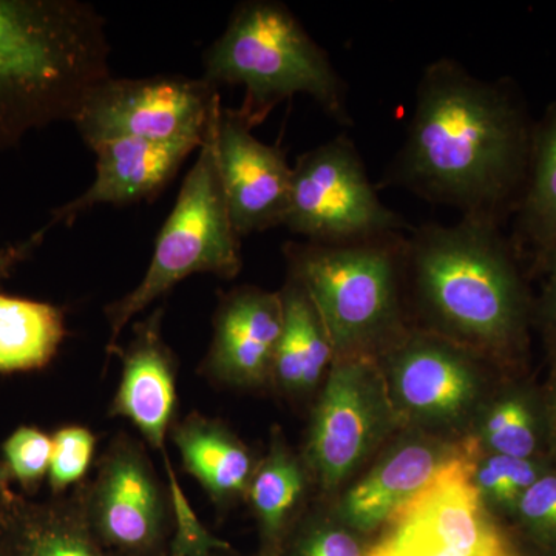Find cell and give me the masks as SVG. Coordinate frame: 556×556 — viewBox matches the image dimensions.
<instances>
[{"label": "cell", "mask_w": 556, "mask_h": 556, "mask_svg": "<svg viewBox=\"0 0 556 556\" xmlns=\"http://www.w3.org/2000/svg\"><path fill=\"white\" fill-rule=\"evenodd\" d=\"M511 517L536 548H556V467L526 490Z\"/></svg>", "instance_id": "obj_28"}, {"label": "cell", "mask_w": 556, "mask_h": 556, "mask_svg": "<svg viewBox=\"0 0 556 556\" xmlns=\"http://www.w3.org/2000/svg\"><path fill=\"white\" fill-rule=\"evenodd\" d=\"M97 437L87 427L67 426L51 434V459L47 482L51 496H62L70 486L86 481L97 450Z\"/></svg>", "instance_id": "obj_26"}, {"label": "cell", "mask_w": 556, "mask_h": 556, "mask_svg": "<svg viewBox=\"0 0 556 556\" xmlns=\"http://www.w3.org/2000/svg\"><path fill=\"white\" fill-rule=\"evenodd\" d=\"M0 556H11L9 548L5 547V544L0 540Z\"/></svg>", "instance_id": "obj_37"}, {"label": "cell", "mask_w": 556, "mask_h": 556, "mask_svg": "<svg viewBox=\"0 0 556 556\" xmlns=\"http://www.w3.org/2000/svg\"><path fill=\"white\" fill-rule=\"evenodd\" d=\"M219 97L203 78H110L87 94L75 124L89 148L113 139L204 137Z\"/></svg>", "instance_id": "obj_10"}, {"label": "cell", "mask_w": 556, "mask_h": 556, "mask_svg": "<svg viewBox=\"0 0 556 556\" xmlns=\"http://www.w3.org/2000/svg\"><path fill=\"white\" fill-rule=\"evenodd\" d=\"M222 108V97H218L208 116L199 159L186 175L177 203L161 228L148 273L129 294L105 306L109 357L131 318L179 281L193 274H212L225 280L239 276L243 265L241 239L230 219L217 161V124Z\"/></svg>", "instance_id": "obj_6"}, {"label": "cell", "mask_w": 556, "mask_h": 556, "mask_svg": "<svg viewBox=\"0 0 556 556\" xmlns=\"http://www.w3.org/2000/svg\"><path fill=\"white\" fill-rule=\"evenodd\" d=\"M104 17L78 0H0V152L75 121L110 78Z\"/></svg>", "instance_id": "obj_2"}, {"label": "cell", "mask_w": 556, "mask_h": 556, "mask_svg": "<svg viewBox=\"0 0 556 556\" xmlns=\"http://www.w3.org/2000/svg\"><path fill=\"white\" fill-rule=\"evenodd\" d=\"M477 448L459 450L437 477L391 515L365 556H510L506 536L482 504Z\"/></svg>", "instance_id": "obj_8"}, {"label": "cell", "mask_w": 556, "mask_h": 556, "mask_svg": "<svg viewBox=\"0 0 556 556\" xmlns=\"http://www.w3.org/2000/svg\"><path fill=\"white\" fill-rule=\"evenodd\" d=\"M536 269L544 276L543 291L536 306L538 321L556 356V248L538 263Z\"/></svg>", "instance_id": "obj_31"}, {"label": "cell", "mask_w": 556, "mask_h": 556, "mask_svg": "<svg viewBox=\"0 0 556 556\" xmlns=\"http://www.w3.org/2000/svg\"><path fill=\"white\" fill-rule=\"evenodd\" d=\"M532 556H556V548H536V554Z\"/></svg>", "instance_id": "obj_35"}, {"label": "cell", "mask_w": 556, "mask_h": 556, "mask_svg": "<svg viewBox=\"0 0 556 556\" xmlns=\"http://www.w3.org/2000/svg\"><path fill=\"white\" fill-rule=\"evenodd\" d=\"M407 233L386 239L325 244L288 241L289 278L305 289L336 356L369 354L380 343L404 340L399 280Z\"/></svg>", "instance_id": "obj_5"}, {"label": "cell", "mask_w": 556, "mask_h": 556, "mask_svg": "<svg viewBox=\"0 0 556 556\" xmlns=\"http://www.w3.org/2000/svg\"><path fill=\"white\" fill-rule=\"evenodd\" d=\"M367 548L345 526L303 521L292 530L280 556H365Z\"/></svg>", "instance_id": "obj_30"}, {"label": "cell", "mask_w": 556, "mask_h": 556, "mask_svg": "<svg viewBox=\"0 0 556 556\" xmlns=\"http://www.w3.org/2000/svg\"><path fill=\"white\" fill-rule=\"evenodd\" d=\"M207 556H237V555L233 554L232 548H229V551H217V552H214V554H211Z\"/></svg>", "instance_id": "obj_36"}, {"label": "cell", "mask_w": 556, "mask_h": 556, "mask_svg": "<svg viewBox=\"0 0 556 556\" xmlns=\"http://www.w3.org/2000/svg\"><path fill=\"white\" fill-rule=\"evenodd\" d=\"M65 317L47 302L0 294V372L35 371L56 357Z\"/></svg>", "instance_id": "obj_23"}, {"label": "cell", "mask_w": 556, "mask_h": 556, "mask_svg": "<svg viewBox=\"0 0 556 556\" xmlns=\"http://www.w3.org/2000/svg\"><path fill=\"white\" fill-rule=\"evenodd\" d=\"M283 328L280 292L239 287L219 295L201 375L226 387H258L273 375Z\"/></svg>", "instance_id": "obj_13"}, {"label": "cell", "mask_w": 556, "mask_h": 556, "mask_svg": "<svg viewBox=\"0 0 556 556\" xmlns=\"http://www.w3.org/2000/svg\"><path fill=\"white\" fill-rule=\"evenodd\" d=\"M280 298L283 328L270 378L288 393H306L317 386L334 350L316 306L298 281L288 277Z\"/></svg>", "instance_id": "obj_21"}, {"label": "cell", "mask_w": 556, "mask_h": 556, "mask_svg": "<svg viewBox=\"0 0 556 556\" xmlns=\"http://www.w3.org/2000/svg\"><path fill=\"white\" fill-rule=\"evenodd\" d=\"M206 135V134H204ZM204 137L174 139L124 138L91 148L97 155V177L86 192L51 211L49 228L75 219L90 208L113 204L126 206L156 195L177 175Z\"/></svg>", "instance_id": "obj_14"}, {"label": "cell", "mask_w": 556, "mask_h": 556, "mask_svg": "<svg viewBox=\"0 0 556 556\" xmlns=\"http://www.w3.org/2000/svg\"><path fill=\"white\" fill-rule=\"evenodd\" d=\"M0 540L11 556H118L91 532L75 496H0Z\"/></svg>", "instance_id": "obj_16"}, {"label": "cell", "mask_w": 556, "mask_h": 556, "mask_svg": "<svg viewBox=\"0 0 556 556\" xmlns=\"http://www.w3.org/2000/svg\"><path fill=\"white\" fill-rule=\"evenodd\" d=\"M163 457L167 477H169L172 507H174V535H172L167 556H207L217 551L232 548L226 541L218 540L201 525L200 519L190 508L185 493L181 492L166 452H163Z\"/></svg>", "instance_id": "obj_29"}, {"label": "cell", "mask_w": 556, "mask_h": 556, "mask_svg": "<svg viewBox=\"0 0 556 556\" xmlns=\"http://www.w3.org/2000/svg\"><path fill=\"white\" fill-rule=\"evenodd\" d=\"M2 463L11 481H16L22 495L31 497L49 477L51 437L38 427L22 426L2 445Z\"/></svg>", "instance_id": "obj_27"}, {"label": "cell", "mask_w": 556, "mask_h": 556, "mask_svg": "<svg viewBox=\"0 0 556 556\" xmlns=\"http://www.w3.org/2000/svg\"><path fill=\"white\" fill-rule=\"evenodd\" d=\"M510 556H521V555H518L517 552H515V554H511Z\"/></svg>", "instance_id": "obj_38"}, {"label": "cell", "mask_w": 556, "mask_h": 556, "mask_svg": "<svg viewBox=\"0 0 556 556\" xmlns=\"http://www.w3.org/2000/svg\"><path fill=\"white\" fill-rule=\"evenodd\" d=\"M551 382L544 396V408H546L547 447L555 457L556 466V356L552 365Z\"/></svg>", "instance_id": "obj_33"}, {"label": "cell", "mask_w": 556, "mask_h": 556, "mask_svg": "<svg viewBox=\"0 0 556 556\" xmlns=\"http://www.w3.org/2000/svg\"><path fill=\"white\" fill-rule=\"evenodd\" d=\"M484 437L495 455L535 459L547 442L544 399L515 390L500 399L486 415Z\"/></svg>", "instance_id": "obj_24"}, {"label": "cell", "mask_w": 556, "mask_h": 556, "mask_svg": "<svg viewBox=\"0 0 556 556\" xmlns=\"http://www.w3.org/2000/svg\"><path fill=\"white\" fill-rule=\"evenodd\" d=\"M514 243L535 266L556 248V102L533 124L529 166L519 200Z\"/></svg>", "instance_id": "obj_22"}, {"label": "cell", "mask_w": 556, "mask_h": 556, "mask_svg": "<svg viewBox=\"0 0 556 556\" xmlns=\"http://www.w3.org/2000/svg\"><path fill=\"white\" fill-rule=\"evenodd\" d=\"M375 364L336 356L311 422L306 463L325 489L338 486L368 452L379 426Z\"/></svg>", "instance_id": "obj_11"}, {"label": "cell", "mask_w": 556, "mask_h": 556, "mask_svg": "<svg viewBox=\"0 0 556 556\" xmlns=\"http://www.w3.org/2000/svg\"><path fill=\"white\" fill-rule=\"evenodd\" d=\"M305 490V466L288 448L283 434L274 431L268 456L255 470L247 496L257 518L260 556L281 555L288 536L298 526Z\"/></svg>", "instance_id": "obj_20"}, {"label": "cell", "mask_w": 556, "mask_h": 556, "mask_svg": "<svg viewBox=\"0 0 556 556\" xmlns=\"http://www.w3.org/2000/svg\"><path fill=\"white\" fill-rule=\"evenodd\" d=\"M91 532L118 556H167L174 535L169 485L141 441L121 431L98 459L93 478L76 486Z\"/></svg>", "instance_id": "obj_9"}, {"label": "cell", "mask_w": 556, "mask_h": 556, "mask_svg": "<svg viewBox=\"0 0 556 556\" xmlns=\"http://www.w3.org/2000/svg\"><path fill=\"white\" fill-rule=\"evenodd\" d=\"M396 378L402 402L424 415H456L477 393L467 362L438 336L404 339Z\"/></svg>", "instance_id": "obj_18"}, {"label": "cell", "mask_w": 556, "mask_h": 556, "mask_svg": "<svg viewBox=\"0 0 556 556\" xmlns=\"http://www.w3.org/2000/svg\"><path fill=\"white\" fill-rule=\"evenodd\" d=\"M163 308L134 327L127 346H116L123 362L119 386L110 402V417H124L150 447L166 452L167 434L177 420V358L163 338Z\"/></svg>", "instance_id": "obj_15"}, {"label": "cell", "mask_w": 556, "mask_h": 556, "mask_svg": "<svg viewBox=\"0 0 556 556\" xmlns=\"http://www.w3.org/2000/svg\"><path fill=\"white\" fill-rule=\"evenodd\" d=\"M285 228L325 244L386 239L412 230L380 200L353 139L342 134L299 156Z\"/></svg>", "instance_id": "obj_7"}, {"label": "cell", "mask_w": 556, "mask_h": 556, "mask_svg": "<svg viewBox=\"0 0 556 556\" xmlns=\"http://www.w3.org/2000/svg\"><path fill=\"white\" fill-rule=\"evenodd\" d=\"M49 230V226L46 225L38 232L31 233L27 240L0 248V281L9 280L17 266L31 257L33 252L42 243Z\"/></svg>", "instance_id": "obj_32"}, {"label": "cell", "mask_w": 556, "mask_h": 556, "mask_svg": "<svg viewBox=\"0 0 556 556\" xmlns=\"http://www.w3.org/2000/svg\"><path fill=\"white\" fill-rule=\"evenodd\" d=\"M551 467L543 457L519 459L493 453L475 473V482L482 497L514 515L526 490Z\"/></svg>", "instance_id": "obj_25"}, {"label": "cell", "mask_w": 556, "mask_h": 556, "mask_svg": "<svg viewBox=\"0 0 556 556\" xmlns=\"http://www.w3.org/2000/svg\"><path fill=\"white\" fill-rule=\"evenodd\" d=\"M217 161L240 239L285 225L292 182L287 153L255 138L239 110L219 112Z\"/></svg>", "instance_id": "obj_12"}, {"label": "cell", "mask_w": 556, "mask_h": 556, "mask_svg": "<svg viewBox=\"0 0 556 556\" xmlns=\"http://www.w3.org/2000/svg\"><path fill=\"white\" fill-rule=\"evenodd\" d=\"M182 468L203 486L218 510L248 496L255 468L251 452L222 420L189 413L170 428Z\"/></svg>", "instance_id": "obj_17"}, {"label": "cell", "mask_w": 556, "mask_h": 556, "mask_svg": "<svg viewBox=\"0 0 556 556\" xmlns=\"http://www.w3.org/2000/svg\"><path fill=\"white\" fill-rule=\"evenodd\" d=\"M405 268L444 336L503 356L525 346L530 303L500 223L463 218L408 230Z\"/></svg>", "instance_id": "obj_3"}, {"label": "cell", "mask_w": 556, "mask_h": 556, "mask_svg": "<svg viewBox=\"0 0 556 556\" xmlns=\"http://www.w3.org/2000/svg\"><path fill=\"white\" fill-rule=\"evenodd\" d=\"M532 129L507 79L438 58L420 75L407 137L380 186L501 225L521 200Z\"/></svg>", "instance_id": "obj_1"}, {"label": "cell", "mask_w": 556, "mask_h": 556, "mask_svg": "<svg viewBox=\"0 0 556 556\" xmlns=\"http://www.w3.org/2000/svg\"><path fill=\"white\" fill-rule=\"evenodd\" d=\"M203 65L201 78L217 89L243 87L244 101L237 110L252 129L295 94L313 98L329 118L353 126L345 80L283 2L239 3L204 53Z\"/></svg>", "instance_id": "obj_4"}, {"label": "cell", "mask_w": 556, "mask_h": 556, "mask_svg": "<svg viewBox=\"0 0 556 556\" xmlns=\"http://www.w3.org/2000/svg\"><path fill=\"white\" fill-rule=\"evenodd\" d=\"M453 455L420 444L399 450L348 493L340 514L343 521L358 533L386 526L391 515L437 477Z\"/></svg>", "instance_id": "obj_19"}, {"label": "cell", "mask_w": 556, "mask_h": 556, "mask_svg": "<svg viewBox=\"0 0 556 556\" xmlns=\"http://www.w3.org/2000/svg\"><path fill=\"white\" fill-rule=\"evenodd\" d=\"M10 482L11 478L9 470H7L5 464L0 460V496L10 489Z\"/></svg>", "instance_id": "obj_34"}]
</instances>
